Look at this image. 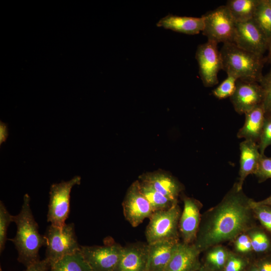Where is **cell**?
<instances>
[{
    "instance_id": "obj_21",
    "label": "cell",
    "mask_w": 271,
    "mask_h": 271,
    "mask_svg": "<svg viewBox=\"0 0 271 271\" xmlns=\"http://www.w3.org/2000/svg\"><path fill=\"white\" fill-rule=\"evenodd\" d=\"M259 0H229L226 6L235 22H244L252 19Z\"/></svg>"
},
{
    "instance_id": "obj_12",
    "label": "cell",
    "mask_w": 271,
    "mask_h": 271,
    "mask_svg": "<svg viewBox=\"0 0 271 271\" xmlns=\"http://www.w3.org/2000/svg\"><path fill=\"white\" fill-rule=\"evenodd\" d=\"M230 98L235 111L239 114H245L262 104L263 91L258 82L237 79L235 91Z\"/></svg>"
},
{
    "instance_id": "obj_7",
    "label": "cell",
    "mask_w": 271,
    "mask_h": 271,
    "mask_svg": "<svg viewBox=\"0 0 271 271\" xmlns=\"http://www.w3.org/2000/svg\"><path fill=\"white\" fill-rule=\"evenodd\" d=\"M81 177L76 176L68 181L53 184L50 188L47 221L62 227L70 213V193L73 186L79 185Z\"/></svg>"
},
{
    "instance_id": "obj_17",
    "label": "cell",
    "mask_w": 271,
    "mask_h": 271,
    "mask_svg": "<svg viewBox=\"0 0 271 271\" xmlns=\"http://www.w3.org/2000/svg\"><path fill=\"white\" fill-rule=\"evenodd\" d=\"M180 241L167 240L148 244L146 271H165Z\"/></svg>"
},
{
    "instance_id": "obj_38",
    "label": "cell",
    "mask_w": 271,
    "mask_h": 271,
    "mask_svg": "<svg viewBox=\"0 0 271 271\" xmlns=\"http://www.w3.org/2000/svg\"><path fill=\"white\" fill-rule=\"evenodd\" d=\"M253 203L256 205H265L271 206V195L262 200L258 201L254 200Z\"/></svg>"
},
{
    "instance_id": "obj_32",
    "label": "cell",
    "mask_w": 271,
    "mask_h": 271,
    "mask_svg": "<svg viewBox=\"0 0 271 271\" xmlns=\"http://www.w3.org/2000/svg\"><path fill=\"white\" fill-rule=\"evenodd\" d=\"M259 83L263 91L262 105L265 116H271V69L267 74L263 76Z\"/></svg>"
},
{
    "instance_id": "obj_6",
    "label": "cell",
    "mask_w": 271,
    "mask_h": 271,
    "mask_svg": "<svg viewBox=\"0 0 271 271\" xmlns=\"http://www.w3.org/2000/svg\"><path fill=\"white\" fill-rule=\"evenodd\" d=\"M202 17L204 27L202 33L208 40L217 43H233L235 21L226 6H221Z\"/></svg>"
},
{
    "instance_id": "obj_11",
    "label": "cell",
    "mask_w": 271,
    "mask_h": 271,
    "mask_svg": "<svg viewBox=\"0 0 271 271\" xmlns=\"http://www.w3.org/2000/svg\"><path fill=\"white\" fill-rule=\"evenodd\" d=\"M238 47L257 55L267 50L268 40L253 19L235 23L233 43Z\"/></svg>"
},
{
    "instance_id": "obj_31",
    "label": "cell",
    "mask_w": 271,
    "mask_h": 271,
    "mask_svg": "<svg viewBox=\"0 0 271 271\" xmlns=\"http://www.w3.org/2000/svg\"><path fill=\"white\" fill-rule=\"evenodd\" d=\"M237 80L234 76L227 75V78L213 90V95L219 99L230 97L235 91Z\"/></svg>"
},
{
    "instance_id": "obj_42",
    "label": "cell",
    "mask_w": 271,
    "mask_h": 271,
    "mask_svg": "<svg viewBox=\"0 0 271 271\" xmlns=\"http://www.w3.org/2000/svg\"><path fill=\"white\" fill-rule=\"evenodd\" d=\"M267 1H268V2L269 5H270V7H271V0H267Z\"/></svg>"
},
{
    "instance_id": "obj_36",
    "label": "cell",
    "mask_w": 271,
    "mask_h": 271,
    "mask_svg": "<svg viewBox=\"0 0 271 271\" xmlns=\"http://www.w3.org/2000/svg\"><path fill=\"white\" fill-rule=\"evenodd\" d=\"M50 267L48 262L45 259L39 260L26 267L23 271H49Z\"/></svg>"
},
{
    "instance_id": "obj_4",
    "label": "cell",
    "mask_w": 271,
    "mask_h": 271,
    "mask_svg": "<svg viewBox=\"0 0 271 271\" xmlns=\"http://www.w3.org/2000/svg\"><path fill=\"white\" fill-rule=\"evenodd\" d=\"M44 236L46 241L45 259L49 265L80 250L73 223H65L61 227L50 224Z\"/></svg>"
},
{
    "instance_id": "obj_2",
    "label": "cell",
    "mask_w": 271,
    "mask_h": 271,
    "mask_svg": "<svg viewBox=\"0 0 271 271\" xmlns=\"http://www.w3.org/2000/svg\"><path fill=\"white\" fill-rule=\"evenodd\" d=\"M13 222L16 224L17 232L15 237L9 240L17 250L18 260L27 267L40 260L39 250L46 243L44 236L39 233L28 194L24 196L20 212L13 215Z\"/></svg>"
},
{
    "instance_id": "obj_15",
    "label": "cell",
    "mask_w": 271,
    "mask_h": 271,
    "mask_svg": "<svg viewBox=\"0 0 271 271\" xmlns=\"http://www.w3.org/2000/svg\"><path fill=\"white\" fill-rule=\"evenodd\" d=\"M200 253L193 244L180 241L165 271H197L202 266Z\"/></svg>"
},
{
    "instance_id": "obj_41",
    "label": "cell",
    "mask_w": 271,
    "mask_h": 271,
    "mask_svg": "<svg viewBox=\"0 0 271 271\" xmlns=\"http://www.w3.org/2000/svg\"><path fill=\"white\" fill-rule=\"evenodd\" d=\"M197 271H212V270L205 267V266H203L202 264L201 267Z\"/></svg>"
},
{
    "instance_id": "obj_1",
    "label": "cell",
    "mask_w": 271,
    "mask_h": 271,
    "mask_svg": "<svg viewBox=\"0 0 271 271\" xmlns=\"http://www.w3.org/2000/svg\"><path fill=\"white\" fill-rule=\"evenodd\" d=\"M253 200L235 183L217 205L202 214L193 243L198 250L202 253L213 246L232 242L257 225L251 207Z\"/></svg>"
},
{
    "instance_id": "obj_30",
    "label": "cell",
    "mask_w": 271,
    "mask_h": 271,
    "mask_svg": "<svg viewBox=\"0 0 271 271\" xmlns=\"http://www.w3.org/2000/svg\"><path fill=\"white\" fill-rule=\"evenodd\" d=\"M13 222V215L8 211L4 203L0 201V252L3 251L7 240V230L11 222Z\"/></svg>"
},
{
    "instance_id": "obj_26",
    "label": "cell",
    "mask_w": 271,
    "mask_h": 271,
    "mask_svg": "<svg viewBox=\"0 0 271 271\" xmlns=\"http://www.w3.org/2000/svg\"><path fill=\"white\" fill-rule=\"evenodd\" d=\"M252 19L269 41L271 38V7L267 0H259Z\"/></svg>"
},
{
    "instance_id": "obj_10",
    "label": "cell",
    "mask_w": 271,
    "mask_h": 271,
    "mask_svg": "<svg viewBox=\"0 0 271 271\" xmlns=\"http://www.w3.org/2000/svg\"><path fill=\"white\" fill-rule=\"evenodd\" d=\"M122 205L125 219L134 227L150 218L154 212L141 190L139 180L133 182L128 188Z\"/></svg>"
},
{
    "instance_id": "obj_39",
    "label": "cell",
    "mask_w": 271,
    "mask_h": 271,
    "mask_svg": "<svg viewBox=\"0 0 271 271\" xmlns=\"http://www.w3.org/2000/svg\"><path fill=\"white\" fill-rule=\"evenodd\" d=\"M244 271H259V270L256 266L253 260Z\"/></svg>"
},
{
    "instance_id": "obj_8",
    "label": "cell",
    "mask_w": 271,
    "mask_h": 271,
    "mask_svg": "<svg viewBox=\"0 0 271 271\" xmlns=\"http://www.w3.org/2000/svg\"><path fill=\"white\" fill-rule=\"evenodd\" d=\"M123 247L112 240L101 246L81 245V253L92 271H113Z\"/></svg>"
},
{
    "instance_id": "obj_35",
    "label": "cell",
    "mask_w": 271,
    "mask_h": 271,
    "mask_svg": "<svg viewBox=\"0 0 271 271\" xmlns=\"http://www.w3.org/2000/svg\"><path fill=\"white\" fill-rule=\"evenodd\" d=\"M254 262L259 271H271V253L255 258Z\"/></svg>"
},
{
    "instance_id": "obj_43",
    "label": "cell",
    "mask_w": 271,
    "mask_h": 271,
    "mask_svg": "<svg viewBox=\"0 0 271 271\" xmlns=\"http://www.w3.org/2000/svg\"><path fill=\"white\" fill-rule=\"evenodd\" d=\"M0 271H3L2 268H0Z\"/></svg>"
},
{
    "instance_id": "obj_9",
    "label": "cell",
    "mask_w": 271,
    "mask_h": 271,
    "mask_svg": "<svg viewBox=\"0 0 271 271\" xmlns=\"http://www.w3.org/2000/svg\"><path fill=\"white\" fill-rule=\"evenodd\" d=\"M196 58L199 65V73L205 87H212L218 82L217 75L222 69V61L217 43L208 40L198 46Z\"/></svg>"
},
{
    "instance_id": "obj_23",
    "label": "cell",
    "mask_w": 271,
    "mask_h": 271,
    "mask_svg": "<svg viewBox=\"0 0 271 271\" xmlns=\"http://www.w3.org/2000/svg\"><path fill=\"white\" fill-rule=\"evenodd\" d=\"M49 271H92L81 250L62 257L50 265Z\"/></svg>"
},
{
    "instance_id": "obj_33",
    "label": "cell",
    "mask_w": 271,
    "mask_h": 271,
    "mask_svg": "<svg viewBox=\"0 0 271 271\" xmlns=\"http://www.w3.org/2000/svg\"><path fill=\"white\" fill-rule=\"evenodd\" d=\"M258 145L261 155H264L265 149L271 146V116L265 117Z\"/></svg>"
},
{
    "instance_id": "obj_34",
    "label": "cell",
    "mask_w": 271,
    "mask_h": 271,
    "mask_svg": "<svg viewBox=\"0 0 271 271\" xmlns=\"http://www.w3.org/2000/svg\"><path fill=\"white\" fill-rule=\"evenodd\" d=\"M259 183L271 178V158L261 155L257 169L254 174Z\"/></svg>"
},
{
    "instance_id": "obj_24",
    "label": "cell",
    "mask_w": 271,
    "mask_h": 271,
    "mask_svg": "<svg viewBox=\"0 0 271 271\" xmlns=\"http://www.w3.org/2000/svg\"><path fill=\"white\" fill-rule=\"evenodd\" d=\"M230 252V250L222 244L210 247L203 252L202 265L212 271H223Z\"/></svg>"
},
{
    "instance_id": "obj_19",
    "label": "cell",
    "mask_w": 271,
    "mask_h": 271,
    "mask_svg": "<svg viewBox=\"0 0 271 271\" xmlns=\"http://www.w3.org/2000/svg\"><path fill=\"white\" fill-rule=\"evenodd\" d=\"M157 26L188 35H195L203 31L204 22L202 17L197 18L169 15L161 19Z\"/></svg>"
},
{
    "instance_id": "obj_3",
    "label": "cell",
    "mask_w": 271,
    "mask_h": 271,
    "mask_svg": "<svg viewBox=\"0 0 271 271\" xmlns=\"http://www.w3.org/2000/svg\"><path fill=\"white\" fill-rule=\"evenodd\" d=\"M222 70L237 79L259 83L265 59L238 47L233 43H224L220 51Z\"/></svg>"
},
{
    "instance_id": "obj_28",
    "label": "cell",
    "mask_w": 271,
    "mask_h": 271,
    "mask_svg": "<svg viewBox=\"0 0 271 271\" xmlns=\"http://www.w3.org/2000/svg\"><path fill=\"white\" fill-rule=\"evenodd\" d=\"M251 202V207L256 219L267 232L271 233V206L256 205Z\"/></svg>"
},
{
    "instance_id": "obj_27",
    "label": "cell",
    "mask_w": 271,
    "mask_h": 271,
    "mask_svg": "<svg viewBox=\"0 0 271 271\" xmlns=\"http://www.w3.org/2000/svg\"><path fill=\"white\" fill-rule=\"evenodd\" d=\"M254 259L230 250L223 271H244Z\"/></svg>"
},
{
    "instance_id": "obj_18",
    "label": "cell",
    "mask_w": 271,
    "mask_h": 271,
    "mask_svg": "<svg viewBox=\"0 0 271 271\" xmlns=\"http://www.w3.org/2000/svg\"><path fill=\"white\" fill-rule=\"evenodd\" d=\"M240 162L239 178L236 182L239 189H242L246 177L255 173L261 155L258 144L251 141L244 140L239 144Z\"/></svg>"
},
{
    "instance_id": "obj_25",
    "label": "cell",
    "mask_w": 271,
    "mask_h": 271,
    "mask_svg": "<svg viewBox=\"0 0 271 271\" xmlns=\"http://www.w3.org/2000/svg\"><path fill=\"white\" fill-rule=\"evenodd\" d=\"M141 190L151 204L154 211L168 209L178 203L160 192L150 186L139 181Z\"/></svg>"
},
{
    "instance_id": "obj_20",
    "label": "cell",
    "mask_w": 271,
    "mask_h": 271,
    "mask_svg": "<svg viewBox=\"0 0 271 271\" xmlns=\"http://www.w3.org/2000/svg\"><path fill=\"white\" fill-rule=\"evenodd\" d=\"M244 114L245 121L237 132V137L258 144L265 117L262 105L256 106Z\"/></svg>"
},
{
    "instance_id": "obj_5",
    "label": "cell",
    "mask_w": 271,
    "mask_h": 271,
    "mask_svg": "<svg viewBox=\"0 0 271 271\" xmlns=\"http://www.w3.org/2000/svg\"><path fill=\"white\" fill-rule=\"evenodd\" d=\"M181 212L178 203L168 209L154 211L146 230L147 243L180 239L179 222Z\"/></svg>"
},
{
    "instance_id": "obj_14",
    "label": "cell",
    "mask_w": 271,
    "mask_h": 271,
    "mask_svg": "<svg viewBox=\"0 0 271 271\" xmlns=\"http://www.w3.org/2000/svg\"><path fill=\"white\" fill-rule=\"evenodd\" d=\"M148 244L136 243L123 247L113 271H146Z\"/></svg>"
},
{
    "instance_id": "obj_16",
    "label": "cell",
    "mask_w": 271,
    "mask_h": 271,
    "mask_svg": "<svg viewBox=\"0 0 271 271\" xmlns=\"http://www.w3.org/2000/svg\"><path fill=\"white\" fill-rule=\"evenodd\" d=\"M140 181L154 188L167 197L178 201V197L183 190L181 183L171 175L156 171L144 174L140 177Z\"/></svg>"
},
{
    "instance_id": "obj_13",
    "label": "cell",
    "mask_w": 271,
    "mask_h": 271,
    "mask_svg": "<svg viewBox=\"0 0 271 271\" xmlns=\"http://www.w3.org/2000/svg\"><path fill=\"white\" fill-rule=\"evenodd\" d=\"M183 209L179 222V231L182 241L193 244L199 229L202 214L200 213L202 203L198 200L184 196Z\"/></svg>"
},
{
    "instance_id": "obj_29",
    "label": "cell",
    "mask_w": 271,
    "mask_h": 271,
    "mask_svg": "<svg viewBox=\"0 0 271 271\" xmlns=\"http://www.w3.org/2000/svg\"><path fill=\"white\" fill-rule=\"evenodd\" d=\"M232 242L233 246L232 251L239 254L252 258L254 253L250 237L246 232L238 235Z\"/></svg>"
},
{
    "instance_id": "obj_37",
    "label": "cell",
    "mask_w": 271,
    "mask_h": 271,
    "mask_svg": "<svg viewBox=\"0 0 271 271\" xmlns=\"http://www.w3.org/2000/svg\"><path fill=\"white\" fill-rule=\"evenodd\" d=\"M0 143L1 145L7 139L8 136V130L7 125L4 122L1 121L0 125Z\"/></svg>"
},
{
    "instance_id": "obj_22",
    "label": "cell",
    "mask_w": 271,
    "mask_h": 271,
    "mask_svg": "<svg viewBox=\"0 0 271 271\" xmlns=\"http://www.w3.org/2000/svg\"><path fill=\"white\" fill-rule=\"evenodd\" d=\"M246 233L250 237L253 251L256 257L271 253V237L261 226L256 225Z\"/></svg>"
},
{
    "instance_id": "obj_40",
    "label": "cell",
    "mask_w": 271,
    "mask_h": 271,
    "mask_svg": "<svg viewBox=\"0 0 271 271\" xmlns=\"http://www.w3.org/2000/svg\"><path fill=\"white\" fill-rule=\"evenodd\" d=\"M267 50L268 55L266 59L271 65V38L268 41Z\"/></svg>"
}]
</instances>
